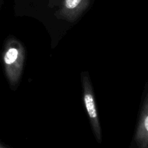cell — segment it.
<instances>
[{"label":"cell","instance_id":"5b68a950","mask_svg":"<svg viewBox=\"0 0 148 148\" xmlns=\"http://www.w3.org/2000/svg\"><path fill=\"white\" fill-rule=\"evenodd\" d=\"M0 148H4V147H2L1 145H0Z\"/></svg>","mask_w":148,"mask_h":148},{"label":"cell","instance_id":"7a4b0ae2","mask_svg":"<svg viewBox=\"0 0 148 148\" xmlns=\"http://www.w3.org/2000/svg\"><path fill=\"white\" fill-rule=\"evenodd\" d=\"M82 85L83 89V101L85 108L88 112V117L90 119L92 129L97 137L99 138L101 137V127H100L98 111L95 105V100L92 90V84L90 81L89 76L87 72H83L82 74Z\"/></svg>","mask_w":148,"mask_h":148},{"label":"cell","instance_id":"6da1fadb","mask_svg":"<svg viewBox=\"0 0 148 148\" xmlns=\"http://www.w3.org/2000/svg\"><path fill=\"white\" fill-rule=\"evenodd\" d=\"M25 62V49L16 39H10L7 42L3 53L4 71L9 82L15 86L21 77Z\"/></svg>","mask_w":148,"mask_h":148},{"label":"cell","instance_id":"277c9868","mask_svg":"<svg viewBox=\"0 0 148 148\" xmlns=\"http://www.w3.org/2000/svg\"><path fill=\"white\" fill-rule=\"evenodd\" d=\"M136 141L141 148H148V92L140 114Z\"/></svg>","mask_w":148,"mask_h":148},{"label":"cell","instance_id":"3957f363","mask_svg":"<svg viewBox=\"0 0 148 148\" xmlns=\"http://www.w3.org/2000/svg\"><path fill=\"white\" fill-rule=\"evenodd\" d=\"M90 0H64L58 12L59 18L74 22L89 5Z\"/></svg>","mask_w":148,"mask_h":148}]
</instances>
